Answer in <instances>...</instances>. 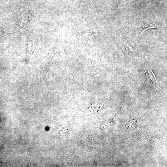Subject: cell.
Instances as JSON below:
<instances>
[{"label":"cell","instance_id":"cell-1","mask_svg":"<svg viewBox=\"0 0 167 167\" xmlns=\"http://www.w3.org/2000/svg\"><path fill=\"white\" fill-rule=\"evenodd\" d=\"M141 26L142 29L140 36H141L145 31L149 29H161L158 22L154 19L150 18H144L142 19Z\"/></svg>","mask_w":167,"mask_h":167},{"label":"cell","instance_id":"cell-2","mask_svg":"<svg viewBox=\"0 0 167 167\" xmlns=\"http://www.w3.org/2000/svg\"><path fill=\"white\" fill-rule=\"evenodd\" d=\"M147 73L146 71V74L147 76V79H150L151 80V83L153 82L155 85L159 88L157 85V82L155 76L151 68L147 70Z\"/></svg>","mask_w":167,"mask_h":167}]
</instances>
